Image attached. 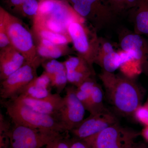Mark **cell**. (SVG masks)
I'll use <instances>...</instances> for the list:
<instances>
[{"label":"cell","mask_w":148,"mask_h":148,"mask_svg":"<svg viewBox=\"0 0 148 148\" xmlns=\"http://www.w3.org/2000/svg\"><path fill=\"white\" fill-rule=\"evenodd\" d=\"M99 79L104 87L105 96L114 112L120 116H133L142 106L144 90L134 78L122 73L102 71Z\"/></svg>","instance_id":"obj_1"},{"label":"cell","mask_w":148,"mask_h":148,"mask_svg":"<svg viewBox=\"0 0 148 148\" xmlns=\"http://www.w3.org/2000/svg\"><path fill=\"white\" fill-rule=\"evenodd\" d=\"M0 20L4 24L11 45L23 55L26 61L42 64L44 60L37 53L33 34L22 21L2 6L0 7Z\"/></svg>","instance_id":"obj_2"},{"label":"cell","mask_w":148,"mask_h":148,"mask_svg":"<svg viewBox=\"0 0 148 148\" xmlns=\"http://www.w3.org/2000/svg\"><path fill=\"white\" fill-rule=\"evenodd\" d=\"M12 123L48 132H68L54 117L37 112L15 100L3 103Z\"/></svg>","instance_id":"obj_3"},{"label":"cell","mask_w":148,"mask_h":148,"mask_svg":"<svg viewBox=\"0 0 148 148\" xmlns=\"http://www.w3.org/2000/svg\"><path fill=\"white\" fill-rule=\"evenodd\" d=\"M98 32L110 26L117 16L108 0H66Z\"/></svg>","instance_id":"obj_4"},{"label":"cell","mask_w":148,"mask_h":148,"mask_svg":"<svg viewBox=\"0 0 148 148\" xmlns=\"http://www.w3.org/2000/svg\"><path fill=\"white\" fill-rule=\"evenodd\" d=\"M86 21L72 22L68 28V33L77 56L93 66L100 37L98 31L91 24L87 25Z\"/></svg>","instance_id":"obj_5"},{"label":"cell","mask_w":148,"mask_h":148,"mask_svg":"<svg viewBox=\"0 0 148 148\" xmlns=\"http://www.w3.org/2000/svg\"><path fill=\"white\" fill-rule=\"evenodd\" d=\"M141 132L124 127L119 121L84 141L90 148H130Z\"/></svg>","instance_id":"obj_6"},{"label":"cell","mask_w":148,"mask_h":148,"mask_svg":"<svg viewBox=\"0 0 148 148\" xmlns=\"http://www.w3.org/2000/svg\"><path fill=\"white\" fill-rule=\"evenodd\" d=\"M12 123L8 134V148H41L62 134Z\"/></svg>","instance_id":"obj_7"},{"label":"cell","mask_w":148,"mask_h":148,"mask_svg":"<svg viewBox=\"0 0 148 148\" xmlns=\"http://www.w3.org/2000/svg\"><path fill=\"white\" fill-rule=\"evenodd\" d=\"M41 64L40 62L26 61L20 69L1 81V98L4 100H11L18 97L24 88L38 76L37 70Z\"/></svg>","instance_id":"obj_8"},{"label":"cell","mask_w":148,"mask_h":148,"mask_svg":"<svg viewBox=\"0 0 148 148\" xmlns=\"http://www.w3.org/2000/svg\"><path fill=\"white\" fill-rule=\"evenodd\" d=\"M65 89L64 103L56 118L66 131L70 132L84 119L86 110L77 97L76 87L72 85Z\"/></svg>","instance_id":"obj_9"},{"label":"cell","mask_w":148,"mask_h":148,"mask_svg":"<svg viewBox=\"0 0 148 148\" xmlns=\"http://www.w3.org/2000/svg\"><path fill=\"white\" fill-rule=\"evenodd\" d=\"M121 50L131 53L138 62L142 73L148 76V39L142 35L127 29L121 30L119 34Z\"/></svg>","instance_id":"obj_10"},{"label":"cell","mask_w":148,"mask_h":148,"mask_svg":"<svg viewBox=\"0 0 148 148\" xmlns=\"http://www.w3.org/2000/svg\"><path fill=\"white\" fill-rule=\"evenodd\" d=\"M118 122L115 114L108 110L99 113L90 114L70 132L75 139L85 140L94 137Z\"/></svg>","instance_id":"obj_11"},{"label":"cell","mask_w":148,"mask_h":148,"mask_svg":"<svg viewBox=\"0 0 148 148\" xmlns=\"http://www.w3.org/2000/svg\"><path fill=\"white\" fill-rule=\"evenodd\" d=\"M132 58L130 53L122 50L116 51L111 42L103 37H99L94 64L100 66L102 71L114 73Z\"/></svg>","instance_id":"obj_12"},{"label":"cell","mask_w":148,"mask_h":148,"mask_svg":"<svg viewBox=\"0 0 148 148\" xmlns=\"http://www.w3.org/2000/svg\"><path fill=\"white\" fill-rule=\"evenodd\" d=\"M68 83L78 87L88 79L95 77L93 66L80 56H69L64 62Z\"/></svg>","instance_id":"obj_13"},{"label":"cell","mask_w":148,"mask_h":148,"mask_svg":"<svg viewBox=\"0 0 148 148\" xmlns=\"http://www.w3.org/2000/svg\"><path fill=\"white\" fill-rule=\"evenodd\" d=\"M13 100L22 103L37 112L51 116L55 118L64 103V97L57 92L51 93L41 99L19 96Z\"/></svg>","instance_id":"obj_14"},{"label":"cell","mask_w":148,"mask_h":148,"mask_svg":"<svg viewBox=\"0 0 148 148\" xmlns=\"http://www.w3.org/2000/svg\"><path fill=\"white\" fill-rule=\"evenodd\" d=\"M25 57L11 45L1 49L0 51V79H6L23 66Z\"/></svg>","instance_id":"obj_15"},{"label":"cell","mask_w":148,"mask_h":148,"mask_svg":"<svg viewBox=\"0 0 148 148\" xmlns=\"http://www.w3.org/2000/svg\"><path fill=\"white\" fill-rule=\"evenodd\" d=\"M43 61L42 65L44 72L49 77L51 84L55 88L57 93L61 92L66 88L68 83L67 71L64 62L56 59H49Z\"/></svg>","instance_id":"obj_16"},{"label":"cell","mask_w":148,"mask_h":148,"mask_svg":"<svg viewBox=\"0 0 148 148\" xmlns=\"http://www.w3.org/2000/svg\"><path fill=\"white\" fill-rule=\"evenodd\" d=\"M51 81L44 72L29 83L21 91L19 96L34 99H41L51 94Z\"/></svg>","instance_id":"obj_17"},{"label":"cell","mask_w":148,"mask_h":148,"mask_svg":"<svg viewBox=\"0 0 148 148\" xmlns=\"http://www.w3.org/2000/svg\"><path fill=\"white\" fill-rule=\"evenodd\" d=\"M37 53L43 60L56 59L72 53L68 45L56 44L42 39L36 38Z\"/></svg>","instance_id":"obj_18"},{"label":"cell","mask_w":148,"mask_h":148,"mask_svg":"<svg viewBox=\"0 0 148 148\" xmlns=\"http://www.w3.org/2000/svg\"><path fill=\"white\" fill-rule=\"evenodd\" d=\"M134 24V32L148 39V1L139 0L137 5L129 11Z\"/></svg>","instance_id":"obj_19"},{"label":"cell","mask_w":148,"mask_h":148,"mask_svg":"<svg viewBox=\"0 0 148 148\" xmlns=\"http://www.w3.org/2000/svg\"><path fill=\"white\" fill-rule=\"evenodd\" d=\"M33 35L35 38L47 40L59 45H68L71 42L69 36L51 32L36 19H33Z\"/></svg>","instance_id":"obj_20"},{"label":"cell","mask_w":148,"mask_h":148,"mask_svg":"<svg viewBox=\"0 0 148 148\" xmlns=\"http://www.w3.org/2000/svg\"><path fill=\"white\" fill-rule=\"evenodd\" d=\"M39 0H8L7 5L11 10L24 16H31L37 12Z\"/></svg>","instance_id":"obj_21"},{"label":"cell","mask_w":148,"mask_h":148,"mask_svg":"<svg viewBox=\"0 0 148 148\" xmlns=\"http://www.w3.org/2000/svg\"><path fill=\"white\" fill-rule=\"evenodd\" d=\"M104 92L101 86L97 82L92 88L90 98V114L99 113L105 112L108 109L103 103Z\"/></svg>","instance_id":"obj_22"},{"label":"cell","mask_w":148,"mask_h":148,"mask_svg":"<svg viewBox=\"0 0 148 148\" xmlns=\"http://www.w3.org/2000/svg\"><path fill=\"white\" fill-rule=\"evenodd\" d=\"M97 82L95 77L90 78L76 87V93L77 97L84 106L86 111L90 110V98L92 88Z\"/></svg>","instance_id":"obj_23"},{"label":"cell","mask_w":148,"mask_h":148,"mask_svg":"<svg viewBox=\"0 0 148 148\" xmlns=\"http://www.w3.org/2000/svg\"><path fill=\"white\" fill-rule=\"evenodd\" d=\"M139 0H108L114 13L117 16L129 12L137 5Z\"/></svg>","instance_id":"obj_24"},{"label":"cell","mask_w":148,"mask_h":148,"mask_svg":"<svg viewBox=\"0 0 148 148\" xmlns=\"http://www.w3.org/2000/svg\"><path fill=\"white\" fill-rule=\"evenodd\" d=\"M33 19H36L39 21L47 29L51 32L69 36L68 30L58 21L48 17H40L37 16H34Z\"/></svg>","instance_id":"obj_25"},{"label":"cell","mask_w":148,"mask_h":148,"mask_svg":"<svg viewBox=\"0 0 148 148\" xmlns=\"http://www.w3.org/2000/svg\"><path fill=\"white\" fill-rule=\"evenodd\" d=\"M66 132L62 133L51 141L46 146V148H70L71 140L65 136Z\"/></svg>","instance_id":"obj_26"},{"label":"cell","mask_w":148,"mask_h":148,"mask_svg":"<svg viewBox=\"0 0 148 148\" xmlns=\"http://www.w3.org/2000/svg\"><path fill=\"white\" fill-rule=\"evenodd\" d=\"M132 116L145 127L148 126V107L145 105L140 106L135 110Z\"/></svg>","instance_id":"obj_27"},{"label":"cell","mask_w":148,"mask_h":148,"mask_svg":"<svg viewBox=\"0 0 148 148\" xmlns=\"http://www.w3.org/2000/svg\"><path fill=\"white\" fill-rule=\"evenodd\" d=\"M11 45L4 24L0 20V49H3Z\"/></svg>","instance_id":"obj_28"},{"label":"cell","mask_w":148,"mask_h":148,"mask_svg":"<svg viewBox=\"0 0 148 148\" xmlns=\"http://www.w3.org/2000/svg\"><path fill=\"white\" fill-rule=\"evenodd\" d=\"M70 148H90L84 141L74 139L71 140Z\"/></svg>","instance_id":"obj_29"},{"label":"cell","mask_w":148,"mask_h":148,"mask_svg":"<svg viewBox=\"0 0 148 148\" xmlns=\"http://www.w3.org/2000/svg\"><path fill=\"white\" fill-rule=\"evenodd\" d=\"M130 148H148L146 144L143 142H138L133 144Z\"/></svg>","instance_id":"obj_30"},{"label":"cell","mask_w":148,"mask_h":148,"mask_svg":"<svg viewBox=\"0 0 148 148\" xmlns=\"http://www.w3.org/2000/svg\"><path fill=\"white\" fill-rule=\"evenodd\" d=\"M141 135L148 143V126L145 127L141 132Z\"/></svg>","instance_id":"obj_31"},{"label":"cell","mask_w":148,"mask_h":148,"mask_svg":"<svg viewBox=\"0 0 148 148\" xmlns=\"http://www.w3.org/2000/svg\"><path fill=\"white\" fill-rule=\"evenodd\" d=\"M4 3H7L8 2V0H2Z\"/></svg>","instance_id":"obj_32"},{"label":"cell","mask_w":148,"mask_h":148,"mask_svg":"<svg viewBox=\"0 0 148 148\" xmlns=\"http://www.w3.org/2000/svg\"><path fill=\"white\" fill-rule=\"evenodd\" d=\"M145 105L146 106H147L148 107V98L147 100V102H146V103H145Z\"/></svg>","instance_id":"obj_33"},{"label":"cell","mask_w":148,"mask_h":148,"mask_svg":"<svg viewBox=\"0 0 148 148\" xmlns=\"http://www.w3.org/2000/svg\"><path fill=\"white\" fill-rule=\"evenodd\" d=\"M8 148V147H4V148Z\"/></svg>","instance_id":"obj_34"},{"label":"cell","mask_w":148,"mask_h":148,"mask_svg":"<svg viewBox=\"0 0 148 148\" xmlns=\"http://www.w3.org/2000/svg\"><path fill=\"white\" fill-rule=\"evenodd\" d=\"M147 1H148V0H147Z\"/></svg>","instance_id":"obj_35"}]
</instances>
